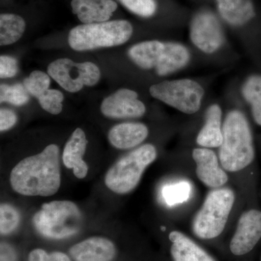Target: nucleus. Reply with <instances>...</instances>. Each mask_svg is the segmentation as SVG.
Returning a JSON list of instances; mask_svg holds the SVG:
<instances>
[{
	"instance_id": "f257e3e1",
	"label": "nucleus",
	"mask_w": 261,
	"mask_h": 261,
	"mask_svg": "<svg viewBox=\"0 0 261 261\" xmlns=\"http://www.w3.org/2000/svg\"><path fill=\"white\" fill-rule=\"evenodd\" d=\"M60 151L49 145L40 153L25 158L10 173V185L15 192L25 196L48 197L61 186Z\"/></svg>"
},
{
	"instance_id": "f03ea898",
	"label": "nucleus",
	"mask_w": 261,
	"mask_h": 261,
	"mask_svg": "<svg viewBox=\"0 0 261 261\" xmlns=\"http://www.w3.org/2000/svg\"><path fill=\"white\" fill-rule=\"evenodd\" d=\"M223 143L219 162L228 172H238L250 166L255 159V148L250 124L239 111L228 113L222 127Z\"/></svg>"
},
{
	"instance_id": "7ed1b4c3",
	"label": "nucleus",
	"mask_w": 261,
	"mask_h": 261,
	"mask_svg": "<svg viewBox=\"0 0 261 261\" xmlns=\"http://www.w3.org/2000/svg\"><path fill=\"white\" fill-rule=\"evenodd\" d=\"M128 56L140 68L154 69L161 76L181 69L190 59L188 49L182 44L156 40L135 44L128 50Z\"/></svg>"
},
{
	"instance_id": "20e7f679",
	"label": "nucleus",
	"mask_w": 261,
	"mask_h": 261,
	"mask_svg": "<svg viewBox=\"0 0 261 261\" xmlns=\"http://www.w3.org/2000/svg\"><path fill=\"white\" fill-rule=\"evenodd\" d=\"M132 34V24L127 20L82 24L70 30L68 44L79 51L116 47L128 42Z\"/></svg>"
},
{
	"instance_id": "39448f33",
	"label": "nucleus",
	"mask_w": 261,
	"mask_h": 261,
	"mask_svg": "<svg viewBox=\"0 0 261 261\" xmlns=\"http://www.w3.org/2000/svg\"><path fill=\"white\" fill-rule=\"evenodd\" d=\"M33 224L42 236L61 240L78 232L82 214L74 202L53 201L42 205L33 217Z\"/></svg>"
},
{
	"instance_id": "423d86ee",
	"label": "nucleus",
	"mask_w": 261,
	"mask_h": 261,
	"mask_svg": "<svg viewBox=\"0 0 261 261\" xmlns=\"http://www.w3.org/2000/svg\"><path fill=\"white\" fill-rule=\"evenodd\" d=\"M234 200V192L231 189H215L209 192L192 221L196 236L202 240L219 237L226 226Z\"/></svg>"
},
{
	"instance_id": "0eeeda50",
	"label": "nucleus",
	"mask_w": 261,
	"mask_h": 261,
	"mask_svg": "<svg viewBox=\"0 0 261 261\" xmlns=\"http://www.w3.org/2000/svg\"><path fill=\"white\" fill-rule=\"evenodd\" d=\"M156 157L157 151L151 144L132 151L108 170L105 180L106 186L115 193H129L138 185L146 168Z\"/></svg>"
},
{
	"instance_id": "6e6552de",
	"label": "nucleus",
	"mask_w": 261,
	"mask_h": 261,
	"mask_svg": "<svg viewBox=\"0 0 261 261\" xmlns=\"http://www.w3.org/2000/svg\"><path fill=\"white\" fill-rule=\"evenodd\" d=\"M149 93L155 99L186 114H193L200 110L204 89L195 81H166L154 84Z\"/></svg>"
},
{
	"instance_id": "1a4fd4ad",
	"label": "nucleus",
	"mask_w": 261,
	"mask_h": 261,
	"mask_svg": "<svg viewBox=\"0 0 261 261\" xmlns=\"http://www.w3.org/2000/svg\"><path fill=\"white\" fill-rule=\"evenodd\" d=\"M48 74L62 88L71 93L80 92L84 86L92 87L100 80L99 68L91 62L75 63L68 58H60L48 65Z\"/></svg>"
},
{
	"instance_id": "9d476101",
	"label": "nucleus",
	"mask_w": 261,
	"mask_h": 261,
	"mask_svg": "<svg viewBox=\"0 0 261 261\" xmlns=\"http://www.w3.org/2000/svg\"><path fill=\"white\" fill-rule=\"evenodd\" d=\"M190 37L196 47L207 54L217 51L224 42L221 24L215 15L208 11L200 12L194 17Z\"/></svg>"
},
{
	"instance_id": "9b49d317",
	"label": "nucleus",
	"mask_w": 261,
	"mask_h": 261,
	"mask_svg": "<svg viewBox=\"0 0 261 261\" xmlns=\"http://www.w3.org/2000/svg\"><path fill=\"white\" fill-rule=\"evenodd\" d=\"M261 238V211H245L239 219L236 231L230 243V250L235 255H243L251 251Z\"/></svg>"
},
{
	"instance_id": "f8f14e48",
	"label": "nucleus",
	"mask_w": 261,
	"mask_h": 261,
	"mask_svg": "<svg viewBox=\"0 0 261 261\" xmlns=\"http://www.w3.org/2000/svg\"><path fill=\"white\" fill-rule=\"evenodd\" d=\"M100 109L104 116L112 118H140L146 111L137 92L128 89H118L108 96L102 101Z\"/></svg>"
},
{
	"instance_id": "ddd939ff",
	"label": "nucleus",
	"mask_w": 261,
	"mask_h": 261,
	"mask_svg": "<svg viewBox=\"0 0 261 261\" xmlns=\"http://www.w3.org/2000/svg\"><path fill=\"white\" fill-rule=\"evenodd\" d=\"M192 159L195 162L197 178L205 186L216 189L227 183V174L220 166L214 151L205 147L196 148L192 152Z\"/></svg>"
},
{
	"instance_id": "4468645a",
	"label": "nucleus",
	"mask_w": 261,
	"mask_h": 261,
	"mask_svg": "<svg viewBox=\"0 0 261 261\" xmlns=\"http://www.w3.org/2000/svg\"><path fill=\"white\" fill-rule=\"evenodd\" d=\"M69 252L75 261H111L116 247L108 239L94 237L76 244Z\"/></svg>"
},
{
	"instance_id": "2eb2a0df",
	"label": "nucleus",
	"mask_w": 261,
	"mask_h": 261,
	"mask_svg": "<svg viewBox=\"0 0 261 261\" xmlns=\"http://www.w3.org/2000/svg\"><path fill=\"white\" fill-rule=\"evenodd\" d=\"M71 8L82 23L89 24L108 21L118 5L113 0H72Z\"/></svg>"
},
{
	"instance_id": "dca6fc26",
	"label": "nucleus",
	"mask_w": 261,
	"mask_h": 261,
	"mask_svg": "<svg viewBox=\"0 0 261 261\" xmlns=\"http://www.w3.org/2000/svg\"><path fill=\"white\" fill-rule=\"evenodd\" d=\"M88 141L82 128H77L65 146L63 152V163L67 168L73 170L75 177L84 178L88 173V166L83 161Z\"/></svg>"
},
{
	"instance_id": "f3484780",
	"label": "nucleus",
	"mask_w": 261,
	"mask_h": 261,
	"mask_svg": "<svg viewBox=\"0 0 261 261\" xmlns=\"http://www.w3.org/2000/svg\"><path fill=\"white\" fill-rule=\"evenodd\" d=\"M148 133V128L142 123H120L110 130L108 140L116 148L130 149L142 143Z\"/></svg>"
},
{
	"instance_id": "a211bd4d",
	"label": "nucleus",
	"mask_w": 261,
	"mask_h": 261,
	"mask_svg": "<svg viewBox=\"0 0 261 261\" xmlns=\"http://www.w3.org/2000/svg\"><path fill=\"white\" fill-rule=\"evenodd\" d=\"M171 256L173 261H216L202 247L183 233L171 231Z\"/></svg>"
},
{
	"instance_id": "6ab92c4d",
	"label": "nucleus",
	"mask_w": 261,
	"mask_h": 261,
	"mask_svg": "<svg viewBox=\"0 0 261 261\" xmlns=\"http://www.w3.org/2000/svg\"><path fill=\"white\" fill-rule=\"evenodd\" d=\"M221 117L222 111L218 105H213L207 108L205 125L197 135V145L205 148L221 147L223 143Z\"/></svg>"
},
{
	"instance_id": "aec40b11",
	"label": "nucleus",
	"mask_w": 261,
	"mask_h": 261,
	"mask_svg": "<svg viewBox=\"0 0 261 261\" xmlns=\"http://www.w3.org/2000/svg\"><path fill=\"white\" fill-rule=\"evenodd\" d=\"M220 15L232 25H242L255 16L250 0H216Z\"/></svg>"
},
{
	"instance_id": "412c9836",
	"label": "nucleus",
	"mask_w": 261,
	"mask_h": 261,
	"mask_svg": "<svg viewBox=\"0 0 261 261\" xmlns=\"http://www.w3.org/2000/svg\"><path fill=\"white\" fill-rule=\"evenodd\" d=\"M25 30V22L20 15L5 13L0 15V45L18 42Z\"/></svg>"
},
{
	"instance_id": "4be33fe9",
	"label": "nucleus",
	"mask_w": 261,
	"mask_h": 261,
	"mask_svg": "<svg viewBox=\"0 0 261 261\" xmlns=\"http://www.w3.org/2000/svg\"><path fill=\"white\" fill-rule=\"evenodd\" d=\"M242 93L251 106L254 121L261 126V75L249 77L243 84Z\"/></svg>"
},
{
	"instance_id": "5701e85b",
	"label": "nucleus",
	"mask_w": 261,
	"mask_h": 261,
	"mask_svg": "<svg viewBox=\"0 0 261 261\" xmlns=\"http://www.w3.org/2000/svg\"><path fill=\"white\" fill-rule=\"evenodd\" d=\"M23 84H15L0 86V102H9L13 106H22L29 101V94Z\"/></svg>"
},
{
	"instance_id": "b1692460",
	"label": "nucleus",
	"mask_w": 261,
	"mask_h": 261,
	"mask_svg": "<svg viewBox=\"0 0 261 261\" xmlns=\"http://www.w3.org/2000/svg\"><path fill=\"white\" fill-rule=\"evenodd\" d=\"M191 187L187 181H180L163 187L162 195L165 202L168 205L183 203L190 197Z\"/></svg>"
},
{
	"instance_id": "393cba45",
	"label": "nucleus",
	"mask_w": 261,
	"mask_h": 261,
	"mask_svg": "<svg viewBox=\"0 0 261 261\" xmlns=\"http://www.w3.org/2000/svg\"><path fill=\"white\" fill-rule=\"evenodd\" d=\"M23 85L29 94L38 99L49 89L50 78L49 74L41 70H34L25 79Z\"/></svg>"
},
{
	"instance_id": "a878e982",
	"label": "nucleus",
	"mask_w": 261,
	"mask_h": 261,
	"mask_svg": "<svg viewBox=\"0 0 261 261\" xmlns=\"http://www.w3.org/2000/svg\"><path fill=\"white\" fill-rule=\"evenodd\" d=\"M20 222V215L13 206L2 204L0 207V231L8 234L14 231Z\"/></svg>"
},
{
	"instance_id": "bb28decb",
	"label": "nucleus",
	"mask_w": 261,
	"mask_h": 261,
	"mask_svg": "<svg viewBox=\"0 0 261 261\" xmlns=\"http://www.w3.org/2000/svg\"><path fill=\"white\" fill-rule=\"evenodd\" d=\"M37 99L43 109L51 114H59L63 110L62 102L64 99V96L58 89H49Z\"/></svg>"
},
{
	"instance_id": "cd10ccee",
	"label": "nucleus",
	"mask_w": 261,
	"mask_h": 261,
	"mask_svg": "<svg viewBox=\"0 0 261 261\" xmlns=\"http://www.w3.org/2000/svg\"><path fill=\"white\" fill-rule=\"evenodd\" d=\"M120 2L132 13L140 16L148 18L155 13L154 0H120Z\"/></svg>"
},
{
	"instance_id": "c85d7f7f",
	"label": "nucleus",
	"mask_w": 261,
	"mask_h": 261,
	"mask_svg": "<svg viewBox=\"0 0 261 261\" xmlns=\"http://www.w3.org/2000/svg\"><path fill=\"white\" fill-rule=\"evenodd\" d=\"M29 261H71L63 252H54L48 254L42 249H36L29 254Z\"/></svg>"
},
{
	"instance_id": "c756f323",
	"label": "nucleus",
	"mask_w": 261,
	"mask_h": 261,
	"mask_svg": "<svg viewBox=\"0 0 261 261\" xmlns=\"http://www.w3.org/2000/svg\"><path fill=\"white\" fill-rule=\"evenodd\" d=\"M18 72V62L10 56L0 57V77L8 79L14 77Z\"/></svg>"
},
{
	"instance_id": "7c9ffc66",
	"label": "nucleus",
	"mask_w": 261,
	"mask_h": 261,
	"mask_svg": "<svg viewBox=\"0 0 261 261\" xmlns=\"http://www.w3.org/2000/svg\"><path fill=\"white\" fill-rule=\"evenodd\" d=\"M16 114L8 109H1L0 111V130L4 132L15 126L17 122Z\"/></svg>"
},
{
	"instance_id": "2f4dec72",
	"label": "nucleus",
	"mask_w": 261,
	"mask_h": 261,
	"mask_svg": "<svg viewBox=\"0 0 261 261\" xmlns=\"http://www.w3.org/2000/svg\"><path fill=\"white\" fill-rule=\"evenodd\" d=\"M14 260V253L10 247L5 244L1 245V261H13Z\"/></svg>"
},
{
	"instance_id": "473e14b6",
	"label": "nucleus",
	"mask_w": 261,
	"mask_h": 261,
	"mask_svg": "<svg viewBox=\"0 0 261 261\" xmlns=\"http://www.w3.org/2000/svg\"><path fill=\"white\" fill-rule=\"evenodd\" d=\"M161 229H162L163 231H165V230H166V228L163 227V226H162V227H161Z\"/></svg>"
}]
</instances>
